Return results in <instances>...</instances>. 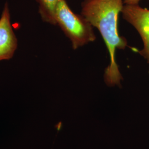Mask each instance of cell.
<instances>
[{
  "label": "cell",
  "mask_w": 149,
  "mask_h": 149,
  "mask_svg": "<svg viewBox=\"0 0 149 149\" xmlns=\"http://www.w3.org/2000/svg\"><path fill=\"white\" fill-rule=\"evenodd\" d=\"M124 5V0H84L81 3V15L99 31L109 54L110 63L104 75L108 86L121 87L123 80L116 54L117 49L123 50L128 46L127 39L119 36L118 31V17Z\"/></svg>",
  "instance_id": "1"
},
{
  "label": "cell",
  "mask_w": 149,
  "mask_h": 149,
  "mask_svg": "<svg viewBox=\"0 0 149 149\" xmlns=\"http://www.w3.org/2000/svg\"><path fill=\"white\" fill-rule=\"evenodd\" d=\"M55 21L70 40L74 50L96 40L93 26L82 15L74 13L66 0H61L57 6Z\"/></svg>",
  "instance_id": "2"
},
{
  "label": "cell",
  "mask_w": 149,
  "mask_h": 149,
  "mask_svg": "<svg viewBox=\"0 0 149 149\" xmlns=\"http://www.w3.org/2000/svg\"><path fill=\"white\" fill-rule=\"evenodd\" d=\"M123 18L132 24L141 38L144 48L139 52L149 63V10L138 5H125L123 6Z\"/></svg>",
  "instance_id": "3"
},
{
  "label": "cell",
  "mask_w": 149,
  "mask_h": 149,
  "mask_svg": "<svg viewBox=\"0 0 149 149\" xmlns=\"http://www.w3.org/2000/svg\"><path fill=\"white\" fill-rule=\"evenodd\" d=\"M17 48V40L11 26L9 6L6 3L0 18V61L11 59Z\"/></svg>",
  "instance_id": "4"
},
{
  "label": "cell",
  "mask_w": 149,
  "mask_h": 149,
  "mask_svg": "<svg viewBox=\"0 0 149 149\" xmlns=\"http://www.w3.org/2000/svg\"><path fill=\"white\" fill-rule=\"evenodd\" d=\"M39 12L43 21L56 25L55 13L57 6L61 0H36Z\"/></svg>",
  "instance_id": "5"
},
{
  "label": "cell",
  "mask_w": 149,
  "mask_h": 149,
  "mask_svg": "<svg viewBox=\"0 0 149 149\" xmlns=\"http://www.w3.org/2000/svg\"><path fill=\"white\" fill-rule=\"evenodd\" d=\"M141 0H124L125 5H138Z\"/></svg>",
  "instance_id": "6"
}]
</instances>
